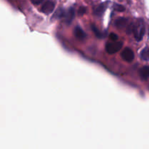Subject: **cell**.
I'll return each mask as SVG.
<instances>
[{"instance_id": "5b68a950", "label": "cell", "mask_w": 149, "mask_h": 149, "mask_svg": "<svg viewBox=\"0 0 149 149\" xmlns=\"http://www.w3.org/2000/svg\"><path fill=\"white\" fill-rule=\"evenodd\" d=\"M108 4H109V1L106 2H103L101 4H99L98 6L94 9V14L97 16H102L104 12L108 7Z\"/></svg>"}, {"instance_id": "ba28073f", "label": "cell", "mask_w": 149, "mask_h": 149, "mask_svg": "<svg viewBox=\"0 0 149 149\" xmlns=\"http://www.w3.org/2000/svg\"><path fill=\"white\" fill-rule=\"evenodd\" d=\"M74 33L76 37L80 39H85L86 36H87L85 32H84V31H83V29H81V28H80L79 26H77V27L74 29Z\"/></svg>"}, {"instance_id": "2e32d148", "label": "cell", "mask_w": 149, "mask_h": 149, "mask_svg": "<svg viewBox=\"0 0 149 149\" xmlns=\"http://www.w3.org/2000/svg\"><path fill=\"white\" fill-rule=\"evenodd\" d=\"M32 3L34 4H40L41 2H42L43 1V0H31Z\"/></svg>"}, {"instance_id": "7a4b0ae2", "label": "cell", "mask_w": 149, "mask_h": 149, "mask_svg": "<svg viewBox=\"0 0 149 149\" xmlns=\"http://www.w3.org/2000/svg\"><path fill=\"white\" fill-rule=\"evenodd\" d=\"M123 43L122 42H116L113 41L112 42H107L106 45V49L108 53L114 54L119 52L122 49Z\"/></svg>"}, {"instance_id": "7c38bea8", "label": "cell", "mask_w": 149, "mask_h": 149, "mask_svg": "<svg viewBox=\"0 0 149 149\" xmlns=\"http://www.w3.org/2000/svg\"><path fill=\"white\" fill-rule=\"evenodd\" d=\"M141 57L144 61H149V47H145L141 51Z\"/></svg>"}, {"instance_id": "9c48e42d", "label": "cell", "mask_w": 149, "mask_h": 149, "mask_svg": "<svg viewBox=\"0 0 149 149\" xmlns=\"http://www.w3.org/2000/svg\"><path fill=\"white\" fill-rule=\"evenodd\" d=\"M128 23V19L125 17H119L115 21V26L119 29H123L126 27Z\"/></svg>"}, {"instance_id": "5bb4252c", "label": "cell", "mask_w": 149, "mask_h": 149, "mask_svg": "<svg viewBox=\"0 0 149 149\" xmlns=\"http://www.w3.org/2000/svg\"><path fill=\"white\" fill-rule=\"evenodd\" d=\"M87 11V8L85 7H80L78 10V15H83Z\"/></svg>"}, {"instance_id": "8992f818", "label": "cell", "mask_w": 149, "mask_h": 149, "mask_svg": "<svg viewBox=\"0 0 149 149\" xmlns=\"http://www.w3.org/2000/svg\"><path fill=\"white\" fill-rule=\"evenodd\" d=\"M74 15H75V11H74V9L73 7H70L69 9L68 10V11L65 12V23L67 24H71V22H72L73 19H74Z\"/></svg>"}, {"instance_id": "3957f363", "label": "cell", "mask_w": 149, "mask_h": 149, "mask_svg": "<svg viewBox=\"0 0 149 149\" xmlns=\"http://www.w3.org/2000/svg\"><path fill=\"white\" fill-rule=\"evenodd\" d=\"M54 8H55V2L52 0H47L42 4L41 11L45 14H49L53 11Z\"/></svg>"}, {"instance_id": "6da1fadb", "label": "cell", "mask_w": 149, "mask_h": 149, "mask_svg": "<svg viewBox=\"0 0 149 149\" xmlns=\"http://www.w3.org/2000/svg\"><path fill=\"white\" fill-rule=\"evenodd\" d=\"M145 23L143 19H138L137 21L133 25V33L135 39L137 41L142 40L144 34H145Z\"/></svg>"}, {"instance_id": "52a82bcc", "label": "cell", "mask_w": 149, "mask_h": 149, "mask_svg": "<svg viewBox=\"0 0 149 149\" xmlns=\"http://www.w3.org/2000/svg\"><path fill=\"white\" fill-rule=\"evenodd\" d=\"M140 77L143 80H146L149 78V66L146 65V66L142 67L139 71Z\"/></svg>"}, {"instance_id": "9a60e30c", "label": "cell", "mask_w": 149, "mask_h": 149, "mask_svg": "<svg viewBox=\"0 0 149 149\" xmlns=\"http://www.w3.org/2000/svg\"><path fill=\"white\" fill-rule=\"evenodd\" d=\"M109 37H110V39H111L112 41H116L118 39V36L116 34H115V33H111L110 35H109Z\"/></svg>"}, {"instance_id": "4fadbf2b", "label": "cell", "mask_w": 149, "mask_h": 149, "mask_svg": "<svg viewBox=\"0 0 149 149\" xmlns=\"http://www.w3.org/2000/svg\"><path fill=\"white\" fill-rule=\"evenodd\" d=\"M113 9L118 12H124L125 10V7L122 4H113Z\"/></svg>"}, {"instance_id": "30bf717a", "label": "cell", "mask_w": 149, "mask_h": 149, "mask_svg": "<svg viewBox=\"0 0 149 149\" xmlns=\"http://www.w3.org/2000/svg\"><path fill=\"white\" fill-rule=\"evenodd\" d=\"M65 12L63 8H59L58 10H56L55 13H54L53 16H52V19H60L61 17H65Z\"/></svg>"}, {"instance_id": "8fae6325", "label": "cell", "mask_w": 149, "mask_h": 149, "mask_svg": "<svg viewBox=\"0 0 149 149\" xmlns=\"http://www.w3.org/2000/svg\"><path fill=\"white\" fill-rule=\"evenodd\" d=\"M92 30L93 31V32L95 33V36H97V38H99V39H102V38H103L104 36H106V33H102L101 31H100V30H99L98 29H97V27H96L95 25H92Z\"/></svg>"}, {"instance_id": "277c9868", "label": "cell", "mask_w": 149, "mask_h": 149, "mask_svg": "<svg viewBox=\"0 0 149 149\" xmlns=\"http://www.w3.org/2000/svg\"><path fill=\"white\" fill-rule=\"evenodd\" d=\"M121 55H122V59L127 62H132L135 58V54L130 48H125L122 51Z\"/></svg>"}]
</instances>
